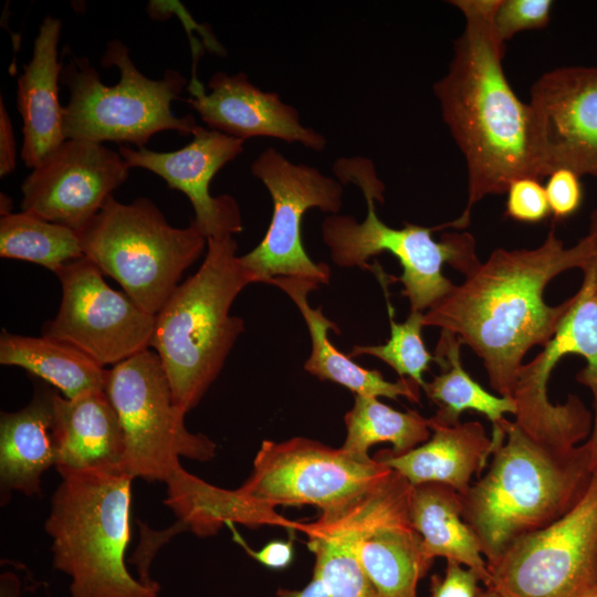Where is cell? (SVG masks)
Instances as JSON below:
<instances>
[{
	"label": "cell",
	"mask_w": 597,
	"mask_h": 597,
	"mask_svg": "<svg viewBox=\"0 0 597 597\" xmlns=\"http://www.w3.org/2000/svg\"><path fill=\"white\" fill-rule=\"evenodd\" d=\"M593 245L587 233L566 248L552 224L537 248L496 249L423 314V325L453 333L481 358L491 388L512 397L524 356L547 345L572 304V297L546 304L545 287L558 274L582 269Z\"/></svg>",
	"instance_id": "1"
},
{
	"label": "cell",
	"mask_w": 597,
	"mask_h": 597,
	"mask_svg": "<svg viewBox=\"0 0 597 597\" xmlns=\"http://www.w3.org/2000/svg\"><path fill=\"white\" fill-rule=\"evenodd\" d=\"M450 3L461 10L465 23L449 70L433 92L468 171L467 206L444 227L464 228L484 197L505 193L520 178L542 176L530 104L511 87L502 66L504 44L493 32L498 0Z\"/></svg>",
	"instance_id": "2"
},
{
	"label": "cell",
	"mask_w": 597,
	"mask_h": 597,
	"mask_svg": "<svg viewBox=\"0 0 597 597\" xmlns=\"http://www.w3.org/2000/svg\"><path fill=\"white\" fill-rule=\"evenodd\" d=\"M484 475L459 494L462 516L479 541L486 565L519 538L569 512L587 492L597 460L593 443L557 448L542 443L514 421Z\"/></svg>",
	"instance_id": "3"
},
{
	"label": "cell",
	"mask_w": 597,
	"mask_h": 597,
	"mask_svg": "<svg viewBox=\"0 0 597 597\" xmlns=\"http://www.w3.org/2000/svg\"><path fill=\"white\" fill-rule=\"evenodd\" d=\"M391 471L376 459L360 460L307 438L264 440L249 479L233 491L205 483L191 504V516L202 535L234 523L290 528L293 521L276 514L275 507L314 505L323 511L365 491Z\"/></svg>",
	"instance_id": "4"
},
{
	"label": "cell",
	"mask_w": 597,
	"mask_h": 597,
	"mask_svg": "<svg viewBox=\"0 0 597 597\" xmlns=\"http://www.w3.org/2000/svg\"><path fill=\"white\" fill-rule=\"evenodd\" d=\"M237 251L233 235L208 238L198 271L176 287L155 315L150 347L167 375L175 406L185 413L217 379L244 331V321L230 310L253 282Z\"/></svg>",
	"instance_id": "5"
},
{
	"label": "cell",
	"mask_w": 597,
	"mask_h": 597,
	"mask_svg": "<svg viewBox=\"0 0 597 597\" xmlns=\"http://www.w3.org/2000/svg\"><path fill=\"white\" fill-rule=\"evenodd\" d=\"M59 474L45 532L71 597H158V583L145 585L126 567L134 478L123 465Z\"/></svg>",
	"instance_id": "6"
},
{
	"label": "cell",
	"mask_w": 597,
	"mask_h": 597,
	"mask_svg": "<svg viewBox=\"0 0 597 597\" xmlns=\"http://www.w3.org/2000/svg\"><path fill=\"white\" fill-rule=\"evenodd\" d=\"M333 170L343 185H356L367 205L366 217L360 222L353 216L339 213L324 219L322 238L336 265L368 269V259L389 252L402 269L397 279L404 285L402 295L408 298L411 311L423 313L454 287L442 273L444 263L464 275L480 263L470 233H446L436 241L431 233L437 227L405 223L396 229L384 223L375 203L384 202L385 185L370 159L343 157L335 161Z\"/></svg>",
	"instance_id": "7"
},
{
	"label": "cell",
	"mask_w": 597,
	"mask_h": 597,
	"mask_svg": "<svg viewBox=\"0 0 597 597\" xmlns=\"http://www.w3.org/2000/svg\"><path fill=\"white\" fill-rule=\"evenodd\" d=\"M101 64L119 71L115 85L103 83L85 56L71 55L62 64L60 83L70 92L64 106L66 139L128 143L143 148L156 133L192 135L199 127L192 114L178 117L171 109L187 85L179 72L166 70L159 80L147 77L132 61L129 49L116 39L107 42Z\"/></svg>",
	"instance_id": "8"
},
{
	"label": "cell",
	"mask_w": 597,
	"mask_h": 597,
	"mask_svg": "<svg viewBox=\"0 0 597 597\" xmlns=\"http://www.w3.org/2000/svg\"><path fill=\"white\" fill-rule=\"evenodd\" d=\"M77 234L84 256L153 315L207 245L191 221L186 228L172 227L148 198L123 203L109 197Z\"/></svg>",
	"instance_id": "9"
},
{
	"label": "cell",
	"mask_w": 597,
	"mask_h": 597,
	"mask_svg": "<svg viewBox=\"0 0 597 597\" xmlns=\"http://www.w3.org/2000/svg\"><path fill=\"white\" fill-rule=\"evenodd\" d=\"M105 391L124 432L123 467L133 478L166 482L181 467L180 457L214 455L212 440L186 428L156 352L146 349L108 369Z\"/></svg>",
	"instance_id": "10"
},
{
	"label": "cell",
	"mask_w": 597,
	"mask_h": 597,
	"mask_svg": "<svg viewBox=\"0 0 597 597\" xmlns=\"http://www.w3.org/2000/svg\"><path fill=\"white\" fill-rule=\"evenodd\" d=\"M588 233L593 251L580 269L583 282L555 335L531 362L523 364L512 398L514 422L540 442L566 446L580 434L586 419L582 400L569 395L566 402L553 404L547 385L554 367L566 355H579L586 366L576 379L589 388L597 406V209L590 216Z\"/></svg>",
	"instance_id": "11"
},
{
	"label": "cell",
	"mask_w": 597,
	"mask_h": 597,
	"mask_svg": "<svg viewBox=\"0 0 597 597\" xmlns=\"http://www.w3.org/2000/svg\"><path fill=\"white\" fill-rule=\"evenodd\" d=\"M488 570L486 587L502 597H583L597 587V470L569 512L515 541Z\"/></svg>",
	"instance_id": "12"
},
{
	"label": "cell",
	"mask_w": 597,
	"mask_h": 597,
	"mask_svg": "<svg viewBox=\"0 0 597 597\" xmlns=\"http://www.w3.org/2000/svg\"><path fill=\"white\" fill-rule=\"evenodd\" d=\"M251 172L268 189L273 213L261 242L240 255L253 283L271 284L275 277H296L326 284L331 270L315 263L302 242L304 213L317 208L337 214L343 207V184L317 168L294 164L275 148H266L251 164Z\"/></svg>",
	"instance_id": "13"
},
{
	"label": "cell",
	"mask_w": 597,
	"mask_h": 597,
	"mask_svg": "<svg viewBox=\"0 0 597 597\" xmlns=\"http://www.w3.org/2000/svg\"><path fill=\"white\" fill-rule=\"evenodd\" d=\"M86 256L57 273L62 301L43 335L69 344L101 366L117 365L150 347L155 315L113 290Z\"/></svg>",
	"instance_id": "14"
},
{
	"label": "cell",
	"mask_w": 597,
	"mask_h": 597,
	"mask_svg": "<svg viewBox=\"0 0 597 597\" xmlns=\"http://www.w3.org/2000/svg\"><path fill=\"white\" fill-rule=\"evenodd\" d=\"M118 151L102 143L66 139L25 177L21 211L80 231L129 176Z\"/></svg>",
	"instance_id": "15"
},
{
	"label": "cell",
	"mask_w": 597,
	"mask_h": 597,
	"mask_svg": "<svg viewBox=\"0 0 597 597\" xmlns=\"http://www.w3.org/2000/svg\"><path fill=\"white\" fill-rule=\"evenodd\" d=\"M528 104L542 178L562 168L597 178V67L544 73Z\"/></svg>",
	"instance_id": "16"
},
{
	"label": "cell",
	"mask_w": 597,
	"mask_h": 597,
	"mask_svg": "<svg viewBox=\"0 0 597 597\" xmlns=\"http://www.w3.org/2000/svg\"><path fill=\"white\" fill-rule=\"evenodd\" d=\"M192 140L174 151L119 146L129 168H143L161 177L169 188L184 192L192 205L190 220L208 239L242 231L237 201L229 195H210L212 178L243 151L244 140L199 126Z\"/></svg>",
	"instance_id": "17"
},
{
	"label": "cell",
	"mask_w": 597,
	"mask_h": 597,
	"mask_svg": "<svg viewBox=\"0 0 597 597\" xmlns=\"http://www.w3.org/2000/svg\"><path fill=\"white\" fill-rule=\"evenodd\" d=\"M206 91L192 75L186 102L210 129L247 140L272 137L322 150L326 138L301 124L298 111L284 103L275 92H264L252 84L245 73H214Z\"/></svg>",
	"instance_id": "18"
},
{
	"label": "cell",
	"mask_w": 597,
	"mask_h": 597,
	"mask_svg": "<svg viewBox=\"0 0 597 597\" xmlns=\"http://www.w3.org/2000/svg\"><path fill=\"white\" fill-rule=\"evenodd\" d=\"M411 492L402 479L357 546L360 565L380 597H417L418 582L433 563L410 521Z\"/></svg>",
	"instance_id": "19"
},
{
	"label": "cell",
	"mask_w": 597,
	"mask_h": 597,
	"mask_svg": "<svg viewBox=\"0 0 597 597\" xmlns=\"http://www.w3.org/2000/svg\"><path fill=\"white\" fill-rule=\"evenodd\" d=\"M61 30L60 19L51 15L43 19L33 42L32 56L17 81V106L23 134L20 156L31 169L66 140L64 106L59 98Z\"/></svg>",
	"instance_id": "20"
},
{
	"label": "cell",
	"mask_w": 597,
	"mask_h": 597,
	"mask_svg": "<svg viewBox=\"0 0 597 597\" xmlns=\"http://www.w3.org/2000/svg\"><path fill=\"white\" fill-rule=\"evenodd\" d=\"M421 446L402 453L380 451L376 460L404 476L411 485L441 483L464 494L473 475L481 476L492 455V441L478 421L453 426L432 423Z\"/></svg>",
	"instance_id": "21"
},
{
	"label": "cell",
	"mask_w": 597,
	"mask_h": 597,
	"mask_svg": "<svg viewBox=\"0 0 597 597\" xmlns=\"http://www.w3.org/2000/svg\"><path fill=\"white\" fill-rule=\"evenodd\" d=\"M56 471L119 467L125 438L105 390L67 399L54 392Z\"/></svg>",
	"instance_id": "22"
},
{
	"label": "cell",
	"mask_w": 597,
	"mask_h": 597,
	"mask_svg": "<svg viewBox=\"0 0 597 597\" xmlns=\"http://www.w3.org/2000/svg\"><path fill=\"white\" fill-rule=\"evenodd\" d=\"M271 284L284 291L300 310L311 336V354L304 369L321 380H331L346 387L356 395L366 397H405L419 402L420 386L409 378L389 381L376 369H367L337 349L328 338V331L339 334L336 324L308 303V294L318 289L316 282L296 277H275Z\"/></svg>",
	"instance_id": "23"
},
{
	"label": "cell",
	"mask_w": 597,
	"mask_h": 597,
	"mask_svg": "<svg viewBox=\"0 0 597 597\" xmlns=\"http://www.w3.org/2000/svg\"><path fill=\"white\" fill-rule=\"evenodd\" d=\"M57 458L54 391L40 390L22 409L1 412L0 484L2 494L41 495V479Z\"/></svg>",
	"instance_id": "24"
},
{
	"label": "cell",
	"mask_w": 597,
	"mask_h": 597,
	"mask_svg": "<svg viewBox=\"0 0 597 597\" xmlns=\"http://www.w3.org/2000/svg\"><path fill=\"white\" fill-rule=\"evenodd\" d=\"M410 521L426 553L473 569L485 587L490 574L478 538L462 516L459 493L441 483L412 485Z\"/></svg>",
	"instance_id": "25"
},
{
	"label": "cell",
	"mask_w": 597,
	"mask_h": 597,
	"mask_svg": "<svg viewBox=\"0 0 597 597\" xmlns=\"http://www.w3.org/2000/svg\"><path fill=\"white\" fill-rule=\"evenodd\" d=\"M461 342L450 332L441 331L434 350L440 375L426 383L422 388L427 397L437 406L432 423L453 426L460 422L464 411H475L485 416L492 423V449L498 448L505 438L501 425L506 413L516 412L512 397L496 396L485 390L462 366Z\"/></svg>",
	"instance_id": "26"
},
{
	"label": "cell",
	"mask_w": 597,
	"mask_h": 597,
	"mask_svg": "<svg viewBox=\"0 0 597 597\" xmlns=\"http://www.w3.org/2000/svg\"><path fill=\"white\" fill-rule=\"evenodd\" d=\"M0 363L18 366L57 388L65 398L105 390L108 369L75 347L54 338L23 336L2 329Z\"/></svg>",
	"instance_id": "27"
},
{
	"label": "cell",
	"mask_w": 597,
	"mask_h": 597,
	"mask_svg": "<svg viewBox=\"0 0 597 597\" xmlns=\"http://www.w3.org/2000/svg\"><path fill=\"white\" fill-rule=\"evenodd\" d=\"M298 531L306 535L315 556L313 576L322 580L328 597H380L358 559L363 528L356 519L325 514L314 522H302Z\"/></svg>",
	"instance_id": "28"
},
{
	"label": "cell",
	"mask_w": 597,
	"mask_h": 597,
	"mask_svg": "<svg viewBox=\"0 0 597 597\" xmlns=\"http://www.w3.org/2000/svg\"><path fill=\"white\" fill-rule=\"evenodd\" d=\"M346 439L341 447L360 460L371 459L368 450L380 442H390L394 454L406 453L431 436L429 419L416 411L401 412L376 397L355 396L354 406L345 416Z\"/></svg>",
	"instance_id": "29"
},
{
	"label": "cell",
	"mask_w": 597,
	"mask_h": 597,
	"mask_svg": "<svg viewBox=\"0 0 597 597\" xmlns=\"http://www.w3.org/2000/svg\"><path fill=\"white\" fill-rule=\"evenodd\" d=\"M0 256L35 263L56 274L84 253L77 231L21 211L0 218Z\"/></svg>",
	"instance_id": "30"
},
{
	"label": "cell",
	"mask_w": 597,
	"mask_h": 597,
	"mask_svg": "<svg viewBox=\"0 0 597 597\" xmlns=\"http://www.w3.org/2000/svg\"><path fill=\"white\" fill-rule=\"evenodd\" d=\"M387 305L390 337L381 345H356L347 355L350 358L360 355L377 357L389 365L400 378L412 379L423 388V374L429 369L430 363L436 362L421 335L425 313L411 311L405 322L397 323L394 320V308L389 302Z\"/></svg>",
	"instance_id": "31"
},
{
	"label": "cell",
	"mask_w": 597,
	"mask_h": 597,
	"mask_svg": "<svg viewBox=\"0 0 597 597\" xmlns=\"http://www.w3.org/2000/svg\"><path fill=\"white\" fill-rule=\"evenodd\" d=\"M552 6L551 0H498L492 15L496 39L504 44L519 32L545 28Z\"/></svg>",
	"instance_id": "32"
},
{
	"label": "cell",
	"mask_w": 597,
	"mask_h": 597,
	"mask_svg": "<svg viewBox=\"0 0 597 597\" xmlns=\"http://www.w3.org/2000/svg\"><path fill=\"white\" fill-rule=\"evenodd\" d=\"M505 216L525 223L541 222L551 214L545 187L540 179L525 177L506 190Z\"/></svg>",
	"instance_id": "33"
},
{
	"label": "cell",
	"mask_w": 597,
	"mask_h": 597,
	"mask_svg": "<svg viewBox=\"0 0 597 597\" xmlns=\"http://www.w3.org/2000/svg\"><path fill=\"white\" fill-rule=\"evenodd\" d=\"M547 177L545 191L554 220H565L575 214L583 202L580 177L564 168L554 170Z\"/></svg>",
	"instance_id": "34"
},
{
	"label": "cell",
	"mask_w": 597,
	"mask_h": 597,
	"mask_svg": "<svg viewBox=\"0 0 597 597\" xmlns=\"http://www.w3.org/2000/svg\"><path fill=\"white\" fill-rule=\"evenodd\" d=\"M431 582L430 597H479L482 590L479 575L455 561H447L444 575L433 576Z\"/></svg>",
	"instance_id": "35"
},
{
	"label": "cell",
	"mask_w": 597,
	"mask_h": 597,
	"mask_svg": "<svg viewBox=\"0 0 597 597\" xmlns=\"http://www.w3.org/2000/svg\"><path fill=\"white\" fill-rule=\"evenodd\" d=\"M233 532L235 541L244 548V551L256 562L271 569L286 568L293 561L294 548L293 542L290 541H272L258 551H253L243 541V538L234 531L232 524H229Z\"/></svg>",
	"instance_id": "36"
},
{
	"label": "cell",
	"mask_w": 597,
	"mask_h": 597,
	"mask_svg": "<svg viewBox=\"0 0 597 597\" xmlns=\"http://www.w3.org/2000/svg\"><path fill=\"white\" fill-rule=\"evenodd\" d=\"M17 166V144L13 126L3 102L0 97V177L14 171Z\"/></svg>",
	"instance_id": "37"
},
{
	"label": "cell",
	"mask_w": 597,
	"mask_h": 597,
	"mask_svg": "<svg viewBox=\"0 0 597 597\" xmlns=\"http://www.w3.org/2000/svg\"><path fill=\"white\" fill-rule=\"evenodd\" d=\"M279 597H328L327 590L323 585L322 580L313 576L312 580L307 586L300 590H290V589H279Z\"/></svg>",
	"instance_id": "38"
},
{
	"label": "cell",
	"mask_w": 597,
	"mask_h": 597,
	"mask_svg": "<svg viewBox=\"0 0 597 597\" xmlns=\"http://www.w3.org/2000/svg\"><path fill=\"white\" fill-rule=\"evenodd\" d=\"M0 597H22V584L13 572H4L0 576Z\"/></svg>",
	"instance_id": "39"
},
{
	"label": "cell",
	"mask_w": 597,
	"mask_h": 597,
	"mask_svg": "<svg viewBox=\"0 0 597 597\" xmlns=\"http://www.w3.org/2000/svg\"><path fill=\"white\" fill-rule=\"evenodd\" d=\"M0 209H1V217L12 213L11 198L3 192H1V196H0Z\"/></svg>",
	"instance_id": "40"
},
{
	"label": "cell",
	"mask_w": 597,
	"mask_h": 597,
	"mask_svg": "<svg viewBox=\"0 0 597 597\" xmlns=\"http://www.w3.org/2000/svg\"><path fill=\"white\" fill-rule=\"evenodd\" d=\"M589 440L593 443L595 457L597 460V406L595 407L594 423Z\"/></svg>",
	"instance_id": "41"
},
{
	"label": "cell",
	"mask_w": 597,
	"mask_h": 597,
	"mask_svg": "<svg viewBox=\"0 0 597 597\" xmlns=\"http://www.w3.org/2000/svg\"><path fill=\"white\" fill-rule=\"evenodd\" d=\"M479 597H502L496 591H494L491 588L485 587V589H482Z\"/></svg>",
	"instance_id": "42"
},
{
	"label": "cell",
	"mask_w": 597,
	"mask_h": 597,
	"mask_svg": "<svg viewBox=\"0 0 597 597\" xmlns=\"http://www.w3.org/2000/svg\"><path fill=\"white\" fill-rule=\"evenodd\" d=\"M583 597H597V587L585 594Z\"/></svg>",
	"instance_id": "43"
}]
</instances>
